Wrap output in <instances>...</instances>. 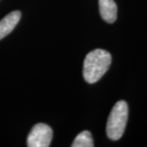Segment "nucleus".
<instances>
[{"instance_id":"423d86ee","label":"nucleus","mask_w":147,"mask_h":147,"mask_svg":"<svg viewBox=\"0 0 147 147\" xmlns=\"http://www.w3.org/2000/svg\"><path fill=\"white\" fill-rule=\"evenodd\" d=\"M72 147H92L94 146L93 139L91 132L88 131H84L80 132L77 137H75Z\"/></svg>"},{"instance_id":"39448f33","label":"nucleus","mask_w":147,"mask_h":147,"mask_svg":"<svg viewBox=\"0 0 147 147\" xmlns=\"http://www.w3.org/2000/svg\"><path fill=\"white\" fill-rule=\"evenodd\" d=\"M99 10L102 19L114 23L117 19V5L114 0H99Z\"/></svg>"},{"instance_id":"f257e3e1","label":"nucleus","mask_w":147,"mask_h":147,"mask_svg":"<svg viewBox=\"0 0 147 147\" xmlns=\"http://www.w3.org/2000/svg\"><path fill=\"white\" fill-rule=\"evenodd\" d=\"M112 57L110 53L103 49H95L90 52L85 57L83 74L85 81L88 84H94L110 68Z\"/></svg>"},{"instance_id":"7ed1b4c3","label":"nucleus","mask_w":147,"mask_h":147,"mask_svg":"<svg viewBox=\"0 0 147 147\" xmlns=\"http://www.w3.org/2000/svg\"><path fill=\"white\" fill-rule=\"evenodd\" d=\"M53 130L44 123H37L27 137L29 147H48L53 139Z\"/></svg>"},{"instance_id":"20e7f679","label":"nucleus","mask_w":147,"mask_h":147,"mask_svg":"<svg viewBox=\"0 0 147 147\" xmlns=\"http://www.w3.org/2000/svg\"><path fill=\"white\" fill-rule=\"evenodd\" d=\"M21 13L19 11H14L0 21V40L13 30L21 19Z\"/></svg>"},{"instance_id":"f03ea898","label":"nucleus","mask_w":147,"mask_h":147,"mask_svg":"<svg viewBox=\"0 0 147 147\" xmlns=\"http://www.w3.org/2000/svg\"><path fill=\"white\" fill-rule=\"evenodd\" d=\"M128 116V107L124 100H119L111 110L106 124V134L108 137L117 141L120 139L125 131Z\"/></svg>"}]
</instances>
